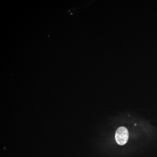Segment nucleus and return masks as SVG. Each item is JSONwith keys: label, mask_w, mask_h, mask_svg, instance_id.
Wrapping results in <instances>:
<instances>
[{"label": "nucleus", "mask_w": 157, "mask_h": 157, "mask_svg": "<svg viewBox=\"0 0 157 157\" xmlns=\"http://www.w3.org/2000/svg\"><path fill=\"white\" fill-rule=\"evenodd\" d=\"M129 138V133L126 127H122L116 130L115 139L117 144L123 145L127 142Z\"/></svg>", "instance_id": "nucleus-1"}]
</instances>
